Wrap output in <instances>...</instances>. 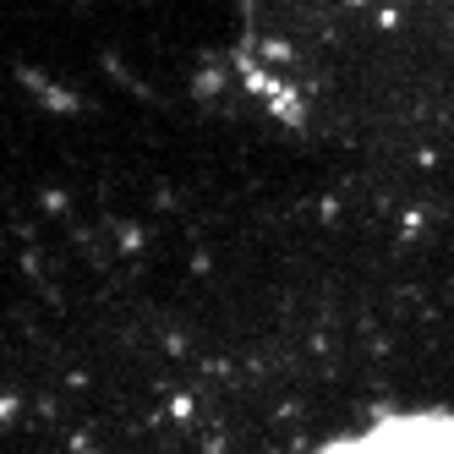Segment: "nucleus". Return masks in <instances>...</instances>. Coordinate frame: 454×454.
Masks as SVG:
<instances>
[{"label":"nucleus","instance_id":"nucleus-2","mask_svg":"<svg viewBox=\"0 0 454 454\" xmlns=\"http://www.w3.org/2000/svg\"><path fill=\"white\" fill-rule=\"evenodd\" d=\"M312 454H454V411L449 405L383 411L367 427L340 433Z\"/></svg>","mask_w":454,"mask_h":454},{"label":"nucleus","instance_id":"nucleus-1","mask_svg":"<svg viewBox=\"0 0 454 454\" xmlns=\"http://www.w3.org/2000/svg\"><path fill=\"white\" fill-rule=\"evenodd\" d=\"M231 60L296 132H395L454 110V0H241Z\"/></svg>","mask_w":454,"mask_h":454}]
</instances>
